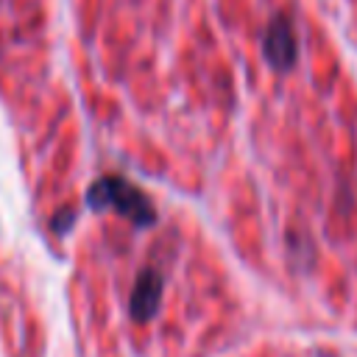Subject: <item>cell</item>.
I'll list each match as a JSON object with an SVG mask.
<instances>
[{
  "mask_svg": "<svg viewBox=\"0 0 357 357\" xmlns=\"http://www.w3.org/2000/svg\"><path fill=\"white\" fill-rule=\"evenodd\" d=\"M86 206L92 212H117L120 218H126L128 223H134L137 229H151L159 218L153 201L134 184L128 181L126 176L120 173H106V176H98L89 187H86V195H84Z\"/></svg>",
  "mask_w": 357,
  "mask_h": 357,
  "instance_id": "cell-1",
  "label": "cell"
},
{
  "mask_svg": "<svg viewBox=\"0 0 357 357\" xmlns=\"http://www.w3.org/2000/svg\"><path fill=\"white\" fill-rule=\"evenodd\" d=\"M259 47H262V59L273 73H290L298 64V36H296V25L293 17L284 11H276L268 25L262 28L259 36Z\"/></svg>",
  "mask_w": 357,
  "mask_h": 357,
  "instance_id": "cell-2",
  "label": "cell"
},
{
  "mask_svg": "<svg viewBox=\"0 0 357 357\" xmlns=\"http://www.w3.org/2000/svg\"><path fill=\"white\" fill-rule=\"evenodd\" d=\"M162 293H165V276L156 268H142L134 279L131 296H128V315L137 324H148L156 318L162 307Z\"/></svg>",
  "mask_w": 357,
  "mask_h": 357,
  "instance_id": "cell-3",
  "label": "cell"
},
{
  "mask_svg": "<svg viewBox=\"0 0 357 357\" xmlns=\"http://www.w3.org/2000/svg\"><path fill=\"white\" fill-rule=\"evenodd\" d=\"M75 218H78V209H75V206H61V209L50 218V229H53L56 234H67V231L73 229Z\"/></svg>",
  "mask_w": 357,
  "mask_h": 357,
  "instance_id": "cell-4",
  "label": "cell"
}]
</instances>
